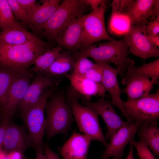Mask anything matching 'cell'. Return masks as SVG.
Here are the masks:
<instances>
[{
    "label": "cell",
    "mask_w": 159,
    "mask_h": 159,
    "mask_svg": "<svg viewBox=\"0 0 159 159\" xmlns=\"http://www.w3.org/2000/svg\"><path fill=\"white\" fill-rule=\"evenodd\" d=\"M146 37L148 41L152 44L157 47H159V35H146Z\"/></svg>",
    "instance_id": "41"
},
{
    "label": "cell",
    "mask_w": 159,
    "mask_h": 159,
    "mask_svg": "<svg viewBox=\"0 0 159 159\" xmlns=\"http://www.w3.org/2000/svg\"><path fill=\"white\" fill-rule=\"evenodd\" d=\"M130 26L129 20L126 16L118 15L111 16L108 29L110 34L121 35L124 34Z\"/></svg>",
    "instance_id": "28"
},
{
    "label": "cell",
    "mask_w": 159,
    "mask_h": 159,
    "mask_svg": "<svg viewBox=\"0 0 159 159\" xmlns=\"http://www.w3.org/2000/svg\"><path fill=\"white\" fill-rule=\"evenodd\" d=\"M75 61L69 51L62 52L51 65L42 73L57 79L72 71Z\"/></svg>",
    "instance_id": "24"
},
{
    "label": "cell",
    "mask_w": 159,
    "mask_h": 159,
    "mask_svg": "<svg viewBox=\"0 0 159 159\" xmlns=\"http://www.w3.org/2000/svg\"><path fill=\"white\" fill-rule=\"evenodd\" d=\"M8 153V159H24V153L20 151H13Z\"/></svg>",
    "instance_id": "40"
},
{
    "label": "cell",
    "mask_w": 159,
    "mask_h": 159,
    "mask_svg": "<svg viewBox=\"0 0 159 159\" xmlns=\"http://www.w3.org/2000/svg\"><path fill=\"white\" fill-rule=\"evenodd\" d=\"M133 74L147 76L151 78L150 81L154 84L158 83L159 59L137 67L134 61L128 66L124 76Z\"/></svg>",
    "instance_id": "25"
},
{
    "label": "cell",
    "mask_w": 159,
    "mask_h": 159,
    "mask_svg": "<svg viewBox=\"0 0 159 159\" xmlns=\"http://www.w3.org/2000/svg\"><path fill=\"white\" fill-rule=\"evenodd\" d=\"M8 153L3 148H0V159H8Z\"/></svg>",
    "instance_id": "44"
},
{
    "label": "cell",
    "mask_w": 159,
    "mask_h": 159,
    "mask_svg": "<svg viewBox=\"0 0 159 159\" xmlns=\"http://www.w3.org/2000/svg\"><path fill=\"white\" fill-rule=\"evenodd\" d=\"M82 104L91 107L100 115L104 121L107 132L105 136L106 140H110L114 134L121 127L129 125L123 120L117 114L110 102L102 97L96 102L82 101Z\"/></svg>",
    "instance_id": "11"
},
{
    "label": "cell",
    "mask_w": 159,
    "mask_h": 159,
    "mask_svg": "<svg viewBox=\"0 0 159 159\" xmlns=\"http://www.w3.org/2000/svg\"><path fill=\"white\" fill-rule=\"evenodd\" d=\"M12 117L9 115H2L0 124V148H2L6 132Z\"/></svg>",
    "instance_id": "35"
},
{
    "label": "cell",
    "mask_w": 159,
    "mask_h": 159,
    "mask_svg": "<svg viewBox=\"0 0 159 159\" xmlns=\"http://www.w3.org/2000/svg\"><path fill=\"white\" fill-rule=\"evenodd\" d=\"M16 0L28 15L36 3V0Z\"/></svg>",
    "instance_id": "37"
},
{
    "label": "cell",
    "mask_w": 159,
    "mask_h": 159,
    "mask_svg": "<svg viewBox=\"0 0 159 159\" xmlns=\"http://www.w3.org/2000/svg\"><path fill=\"white\" fill-rule=\"evenodd\" d=\"M0 42L11 45L23 44L30 42L46 43L29 32L20 23L0 31Z\"/></svg>",
    "instance_id": "22"
},
{
    "label": "cell",
    "mask_w": 159,
    "mask_h": 159,
    "mask_svg": "<svg viewBox=\"0 0 159 159\" xmlns=\"http://www.w3.org/2000/svg\"><path fill=\"white\" fill-rule=\"evenodd\" d=\"M7 1L16 20L20 21L24 24H28L32 29V26L29 21L27 14L21 8L16 0H7Z\"/></svg>",
    "instance_id": "31"
},
{
    "label": "cell",
    "mask_w": 159,
    "mask_h": 159,
    "mask_svg": "<svg viewBox=\"0 0 159 159\" xmlns=\"http://www.w3.org/2000/svg\"><path fill=\"white\" fill-rule=\"evenodd\" d=\"M51 48L46 42L11 45L0 42V66L16 70L29 68L39 56Z\"/></svg>",
    "instance_id": "2"
},
{
    "label": "cell",
    "mask_w": 159,
    "mask_h": 159,
    "mask_svg": "<svg viewBox=\"0 0 159 159\" xmlns=\"http://www.w3.org/2000/svg\"><path fill=\"white\" fill-rule=\"evenodd\" d=\"M121 83L126 86L122 92L127 96V101L144 97L149 94L154 84L145 75L133 74L124 76Z\"/></svg>",
    "instance_id": "17"
},
{
    "label": "cell",
    "mask_w": 159,
    "mask_h": 159,
    "mask_svg": "<svg viewBox=\"0 0 159 159\" xmlns=\"http://www.w3.org/2000/svg\"><path fill=\"white\" fill-rule=\"evenodd\" d=\"M32 143L28 134L22 126L10 123L6 130L3 148L7 153L18 151L24 153Z\"/></svg>",
    "instance_id": "18"
},
{
    "label": "cell",
    "mask_w": 159,
    "mask_h": 159,
    "mask_svg": "<svg viewBox=\"0 0 159 159\" xmlns=\"http://www.w3.org/2000/svg\"><path fill=\"white\" fill-rule=\"evenodd\" d=\"M46 136L48 140L56 135H67L74 118L71 108L61 92H54L46 105Z\"/></svg>",
    "instance_id": "3"
},
{
    "label": "cell",
    "mask_w": 159,
    "mask_h": 159,
    "mask_svg": "<svg viewBox=\"0 0 159 159\" xmlns=\"http://www.w3.org/2000/svg\"><path fill=\"white\" fill-rule=\"evenodd\" d=\"M1 25V14H0V28Z\"/></svg>",
    "instance_id": "46"
},
{
    "label": "cell",
    "mask_w": 159,
    "mask_h": 159,
    "mask_svg": "<svg viewBox=\"0 0 159 159\" xmlns=\"http://www.w3.org/2000/svg\"><path fill=\"white\" fill-rule=\"evenodd\" d=\"M95 63L100 65L102 68V77L101 83L106 92H108L111 96L110 102L121 111L129 124H132L133 122L127 114L122 105L123 100L121 97L122 90L118 83V75L115 69L107 62H95Z\"/></svg>",
    "instance_id": "14"
},
{
    "label": "cell",
    "mask_w": 159,
    "mask_h": 159,
    "mask_svg": "<svg viewBox=\"0 0 159 159\" xmlns=\"http://www.w3.org/2000/svg\"><path fill=\"white\" fill-rule=\"evenodd\" d=\"M64 76L69 81L73 89L83 96L82 101H89L94 96L105 97L106 91L101 83L95 82L72 73Z\"/></svg>",
    "instance_id": "21"
},
{
    "label": "cell",
    "mask_w": 159,
    "mask_h": 159,
    "mask_svg": "<svg viewBox=\"0 0 159 159\" xmlns=\"http://www.w3.org/2000/svg\"><path fill=\"white\" fill-rule=\"evenodd\" d=\"M58 82L57 79L42 73H36L24 98L19 103L17 109L21 111L33 105L44 92L48 89L54 87Z\"/></svg>",
    "instance_id": "15"
},
{
    "label": "cell",
    "mask_w": 159,
    "mask_h": 159,
    "mask_svg": "<svg viewBox=\"0 0 159 159\" xmlns=\"http://www.w3.org/2000/svg\"><path fill=\"white\" fill-rule=\"evenodd\" d=\"M34 74L29 68L18 71L8 92L2 114L13 116L25 95L31 80L35 77Z\"/></svg>",
    "instance_id": "10"
},
{
    "label": "cell",
    "mask_w": 159,
    "mask_h": 159,
    "mask_svg": "<svg viewBox=\"0 0 159 159\" xmlns=\"http://www.w3.org/2000/svg\"><path fill=\"white\" fill-rule=\"evenodd\" d=\"M95 64V66L82 77L95 82L101 83L102 77V68L99 64L96 63Z\"/></svg>",
    "instance_id": "34"
},
{
    "label": "cell",
    "mask_w": 159,
    "mask_h": 159,
    "mask_svg": "<svg viewBox=\"0 0 159 159\" xmlns=\"http://www.w3.org/2000/svg\"></svg>",
    "instance_id": "47"
},
{
    "label": "cell",
    "mask_w": 159,
    "mask_h": 159,
    "mask_svg": "<svg viewBox=\"0 0 159 159\" xmlns=\"http://www.w3.org/2000/svg\"><path fill=\"white\" fill-rule=\"evenodd\" d=\"M108 1L106 0L96 10H92L89 14L83 16L80 51L100 40H115L108 34L105 26V14Z\"/></svg>",
    "instance_id": "7"
},
{
    "label": "cell",
    "mask_w": 159,
    "mask_h": 159,
    "mask_svg": "<svg viewBox=\"0 0 159 159\" xmlns=\"http://www.w3.org/2000/svg\"><path fill=\"white\" fill-rule=\"evenodd\" d=\"M2 113L0 109V119L1 118Z\"/></svg>",
    "instance_id": "45"
},
{
    "label": "cell",
    "mask_w": 159,
    "mask_h": 159,
    "mask_svg": "<svg viewBox=\"0 0 159 159\" xmlns=\"http://www.w3.org/2000/svg\"><path fill=\"white\" fill-rule=\"evenodd\" d=\"M158 15L159 0H133L124 15L128 18L130 26L146 25L148 19L152 21Z\"/></svg>",
    "instance_id": "12"
},
{
    "label": "cell",
    "mask_w": 159,
    "mask_h": 159,
    "mask_svg": "<svg viewBox=\"0 0 159 159\" xmlns=\"http://www.w3.org/2000/svg\"><path fill=\"white\" fill-rule=\"evenodd\" d=\"M19 70L0 66V109L2 113L10 87Z\"/></svg>",
    "instance_id": "27"
},
{
    "label": "cell",
    "mask_w": 159,
    "mask_h": 159,
    "mask_svg": "<svg viewBox=\"0 0 159 159\" xmlns=\"http://www.w3.org/2000/svg\"><path fill=\"white\" fill-rule=\"evenodd\" d=\"M83 16L71 22L57 35L54 41L58 45L69 50L79 49L82 33Z\"/></svg>",
    "instance_id": "19"
},
{
    "label": "cell",
    "mask_w": 159,
    "mask_h": 159,
    "mask_svg": "<svg viewBox=\"0 0 159 159\" xmlns=\"http://www.w3.org/2000/svg\"><path fill=\"white\" fill-rule=\"evenodd\" d=\"M88 6L82 0H64L41 27L42 34L54 40L57 35L72 21L83 16Z\"/></svg>",
    "instance_id": "5"
},
{
    "label": "cell",
    "mask_w": 159,
    "mask_h": 159,
    "mask_svg": "<svg viewBox=\"0 0 159 159\" xmlns=\"http://www.w3.org/2000/svg\"><path fill=\"white\" fill-rule=\"evenodd\" d=\"M133 0H113L110 5L112 6L111 16L124 15Z\"/></svg>",
    "instance_id": "33"
},
{
    "label": "cell",
    "mask_w": 159,
    "mask_h": 159,
    "mask_svg": "<svg viewBox=\"0 0 159 159\" xmlns=\"http://www.w3.org/2000/svg\"><path fill=\"white\" fill-rule=\"evenodd\" d=\"M0 11L1 30L12 27L19 23L16 19L7 0H0Z\"/></svg>",
    "instance_id": "29"
},
{
    "label": "cell",
    "mask_w": 159,
    "mask_h": 159,
    "mask_svg": "<svg viewBox=\"0 0 159 159\" xmlns=\"http://www.w3.org/2000/svg\"><path fill=\"white\" fill-rule=\"evenodd\" d=\"M91 141L87 136L74 131L59 149L62 159H87Z\"/></svg>",
    "instance_id": "16"
},
{
    "label": "cell",
    "mask_w": 159,
    "mask_h": 159,
    "mask_svg": "<svg viewBox=\"0 0 159 159\" xmlns=\"http://www.w3.org/2000/svg\"><path fill=\"white\" fill-rule=\"evenodd\" d=\"M145 33L147 35H157L159 33V15L152 21H148L146 24Z\"/></svg>",
    "instance_id": "36"
},
{
    "label": "cell",
    "mask_w": 159,
    "mask_h": 159,
    "mask_svg": "<svg viewBox=\"0 0 159 159\" xmlns=\"http://www.w3.org/2000/svg\"><path fill=\"white\" fill-rule=\"evenodd\" d=\"M129 143L135 148L140 159H156L148 147L144 143L139 140L136 142L134 139L131 140Z\"/></svg>",
    "instance_id": "32"
},
{
    "label": "cell",
    "mask_w": 159,
    "mask_h": 159,
    "mask_svg": "<svg viewBox=\"0 0 159 159\" xmlns=\"http://www.w3.org/2000/svg\"><path fill=\"white\" fill-rule=\"evenodd\" d=\"M126 112L133 122H158L159 119V89L139 99L122 102Z\"/></svg>",
    "instance_id": "8"
},
{
    "label": "cell",
    "mask_w": 159,
    "mask_h": 159,
    "mask_svg": "<svg viewBox=\"0 0 159 159\" xmlns=\"http://www.w3.org/2000/svg\"><path fill=\"white\" fill-rule=\"evenodd\" d=\"M75 60L72 73L80 76H83L95 65V63L84 56L77 57Z\"/></svg>",
    "instance_id": "30"
},
{
    "label": "cell",
    "mask_w": 159,
    "mask_h": 159,
    "mask_svg": "<svg viewBox=\"0 0 159 159\" xmlns=\"http://www.w3.org/2000/svg\"><path fill=\"white\" fill-rule=\"evenodd\" d=\"M54 91V87L48 89L35 103L21 111L32 145L36 150H43V138L46 128L45 110L47 102Z\"/></svg>",
    "instance_id": "6"
},
{
    "label": "cell",
    "mask_w": 159,
    "mask_h": 159,
    "mask_svg": "<svg viewBox=\"0 0 159 159\" xmlns=\"http://www.w3.org/2000/svg\"><path fill=\"white\" fill-rule=\"evenodd\" d=\"M62 47L58 45L48 49L35 60L34 67L31 70L35 74L42 73L47 69L59 56Z\"/></svg>",
    "instance_id": "26"
},
{
    "label": "cell",
    "mask_w": 159,
    "mask_h": 159,
    "mask_svg": "<svg viewBox=\"0 0 159 159\" xmlns=\"http://www.w3.org/2000/svg\"><path fill=\"white\" fill-rule=\"evenodd\" d=\"M146 25L130 26L124 34L129 52L144 59L158 57L159 49L150 43L146 37Z\"/></svg>",
    "instance_id": "9"
},
{
    "label": "cell",
    "mask_w": 159,
    "mask_h": 159,
    "mask_svg": "<svg viewBox=\"0 0 159 159\" xmlns=\"http://www.w3.org/2000/svg\"><path fill=\"white\" fill-rule=\"evenodd\" d=\"M36 151L35 159H46L45 155L43 154V150H39Z\"/></svg>",
    "instance_id": "43"
},
{
    "label": "cell",
    "mask_w": 159,
    "mask_h": 159,
    "mask_svg": "<svg viewBox=\"0 0 159 159\" xmlns=\"http://www.w3.org/2000/svg\"><path fill=\"white\" fill-rule=\"evenodd\" d=\"M105 0H82L87 5L91 6L93 10H96Z\"/></svg>",
    "instance_id": "39"
},
{
    "label": "cell",
    "mask_w": 159,
    "mask_h": 159,
    "mask_svg": "<svg viewBox=\"0 0 159 159\" xmlns=\"http://www.w3.org/2000/svg\"><path fill=\"white\" fill-rule=\"evenodd\" d=\"M140 122L132 124L120 128L110 140L100 159H120L123 157L126 146L134 139L135 136Z\"/></svg>",
    "instance_id": "13"
},
{
    "label": "cell",
    "mask_w": 159,
    "mask_h": 159,
    "mask_svg": "<svg viewBox=\"0 0 159 159\" xmlns=\"http://www.w3.org/2000/svg\"><path fill=\"white\" fill-rule=\"evenodd\" d=\"M128 46L125 37L119 40L100 43L97 47L91 44L84 49L76 52V58L84 56L90 57L95 62L113 63L117 75L124 77L129 65L134 61L128 57Z\"/></svg>",
    "instance_id": "1"
},
{
    "label": "cell",
    "mask_w": 159,
    "mask_h": 159,
    "mask_svg": "<svg viewBox=\"0 0 159 159\" xmlns=\"http://www.w3.org/2000/svg\"><path fill=\"white\" fill-rule=\"evenodd\" d=\"M61 1L42 0L36 4L28 15L33 30H41V27L58 8Z\"/></svg>",
    "instance_id": "20"
},
{
    "label": "cell",
    "mask_w": 159,
    "mask_h": 159,
    "mask_svg": "<svg viewBox=\"0 0 159 159\" xmlns=\"http://www.w3.org/2000/svg\"><path fill=\"white\" fill-rule=\"evenodd\" d=\"M74 91H69L67 102L79 130L91 140L98 141L106 147L107 143L99 124L98 114L92 108L80 104L77 92Z\"/></svg>",
    "instance_id": "4"
},
{
    "label": "cell",
    "mask_w": 159,
    "mask_h": 159,
    "mask_svg": "<svg viewBox=\"0 0 159 159\" xmlns=\"http://www.w3.org/2000/svg\"><path fill=\"white\" fill-rule=\"evenodd\" d=\"M130 148L128 154L125 159H134L133 154V146L132 144L129 143Z\"/></svg>",
    "instance_id": "42"
},
{
    "label": "cell",
    "mask_w": 159,
    "mask_h": 159,
    "mask_svg": "<svg viewBox=\"0 0 159 159\" xmlns=\"http://www.w3.org/2000/svg\"><path fill=\"white\" fill-rule=\"evenodd\" d=\"M44 146L46 159H60L58 155L49 148L48 145L45 144Z\"/></svg>",
    "instance_id": "38"
},
{
    "label": "cell",
    "mask_w": 159,
    "mask_h": 159,
    "mask_svg": "<svg viewBox=\"0 0 159 159\" xmlns=\"http://www.w3.org/2000/svg\"><path fill=\"white\" fill-rule=\"evenodd\" d=\"M158 122L140 123L136 133L139 141L147 145L155 156L159 155V128Z\"/></svg>",
    "instance_id": "23"
}]
</instances>
